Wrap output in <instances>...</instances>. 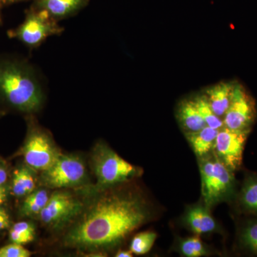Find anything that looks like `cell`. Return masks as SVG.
<instances>
[{"label": "cell", "mask_w": 257, "mask_h": 257, "mask_svg": "<svg viewBox=\"0 0 257 257\" xmlns=\"http://www.w3.org/2000/svg\"><path fill=\"white\" fill-rule=\"evenodd\" d=\"M89 3V0H34L30 8L45 12L59 22L77 14Z\"/></svg>", "instance_id": "obj_12"}, {"label": "cell", "mask_w": 257, "mask_h": 257, "mask_svg": "<svg viewBox=\"0 0 257 257\" xmlns=\"http://www.w3.org/2000/svg\"><path fill=\"white\" fill-rule=\"evenodd\" d=\"M238 243L243 251L257 255V218L246 219L241 225Z\"/></svg>", "instance_id": "obj_19"}, {"label": "cell", "mask_w": 257, "mask_h": 257, "mask_svg": "<svg viewBox=\"0 0 257 257\" xmlns=\"http://www.w3.org/2000/svg\"><path fill=\"white\" fill-rule=\"evenodd\" d=\"M9 177V172L4 161L0 158V187L5 185Z\"/></svg>", "instance_id": "obj_26"}, {"label": "cell", "mask_w": 257, "mask_h": 257, "mask_svg": "<svg viewBox=\"0 0 257 257\" xmlns=\"http://www.w3.org/2000/svg\"><path fill=\"white\" fill-rule=\"evenodd\" d=\"M50 196L45 189L33 191L28 196L20 207V214L24 217L40 215L48 202Z\"/></svg>", "instance_id": "obj_18"}, {"label": "cell", "mask_w": 257, "mask_h": 257, "mask_svg": "<svg viewBox=\"0 0 257 257\" xmlns=\"http://www.w3.org/2000/svg\"><path fill=\"white\" fill-rule=\"evenodd\" d=\"M11 226V219L9 212L4 207H0V231L8 229Z\"/></svg>", "instance_id": "obj_25"}, {"label": "cell", "mask_w": 257, "mask_h": 257, "mask_svg": "<svg viewBox=\"0 0 257 257\" xmlns=\"http://www.w3.org/2000/svg\"><path fill=\"white\" fill-rule=\"evenodd\" d=\"M27 1V0H3L4 5H10L15 4V3H20V2Z\"/></svg>", "instance_id": "obj_29"}, {"label": "cell", "mask_w": 257, "mask_h": 257, "mask_svg": "<svg viewBox=\"0 0 257 257\" xmlns=\"http://www.w3.org/2000/svg\"><path fill=\"white\" fill-rule=\"evenodd\" d=\"M45 12L30 8L25 12L23 23L9 30L8 36L21 42L30 50L40 46L48 37L60 35L64 28Z\"/></svg>", "instance_id": "obj_6"}, {"label": "cell", "mask_w": 257, "mask_h": 257, "mask_svg": "<svg viewBox=\"0 0 257 257\" xmlns=\"http://www.w3.org/2000/svg\"><path fill=\"white\" fill-rule=\"evenodd\" d=\"M199 159L204 204L209 209L229 202L237 196L234 172L228 169L214 152Z\"/></svg>", "instance_id": "obj_3"}, {"label": "cell", "mask_w": 257, "mask_h": 257, "mask_svg": "<svg viewBox=\"0 0 257 257\" xmlns=\"http://www.w3.org/2000/svg\"><path fill=\"white\" fill-rule=\"evenodd\" d=\"M0 257H1V256H0Z\"/></svg>", "instance_id": "obj_32"}, {"label": "cell", "mask_w": 257, "mask_h": 257, "mask_svg": "<svg viewBox=\"0 0 257 257\" xmlns=\"http://www.w3.org/2000/svg\"><path fill=\"white\" fill-rule=\"evenodd\" d=\"M256 117L253 98L239 82H234L231 101L223 117L224 127L235 131L251 130Z\"/></svg>", "instance_id": "obj_9"}, {"label": "cell", "mask_w": 257, "mask_h": 257, "mask_svg": "<svg viewBox=\"0 0 257 257\" xmlns=\"http://www.w3.org/2000/svg\"><path fill=\"white\" fill-rule=\"evenodd\" d=\"M4 3H3V0H0V25H3V18H2V10H3V7H4Z\"/></svg>", "instance_id": "obj_30"}, {"label": "cell", "mask_w": 257, "mask_h": 257, "mask_svg": "<svg viewBox=\"0 0 257 257\" xmlns=\"http://www.w3.org/2000/svg\"><path fill=\"white\" fill-rule=\"evenodd\" d=\"M34 171L28 166H21L15 170L10 190L15 197H26L36 188Z\"/></svg>", "instance_id": "obj_17"}, {"label": "cell", "mask_w": 257, "mask_h": 257, "mask_svg": "<svg viewBox=\"0 0 257 257\" xmlns=\"http://www.w3.org/2000/svg\"><path fill=\"white\" fill-rule=\"evenodd\" d=\"M219 131L206 126L199 131L184 134L197 158H201L213 152Z\"/></svg>", "instance_id": "obj_15"}, {"label": "cell", "mask_w": 257, "mask_h": 257, "mask_svg": "<svg viewBox=\"0 0 257 257\" xmlns=\"http://www.w3.org/2000/svg\"><path fill=\"white\" fill-rule=\"evenodd\" d=\"M236 199L241 211L257 218V174L246 175Z\"/></svg>", "instance_id": "obj_16"}, {"label": "cell", "mask_w": 257, "mask_h": 257, "mask_svg": "<svg viewBox=\"0 0 257 257\" xmlns=\"http://www.w3.org/2000/svg\"><path fill=\"white\" fill-rule=\"evenodd\" d=\"M133 256V253L131 251H122L120 250L116 252L115 256L116 257H132Z\"/></svg>", "instance_id": "obj_28"}, {"label": "cell", "mask_w": 257, "mask_h": 257, "mask_svg": "<svg viewBox=\"0 0 257 257\" xmlns=\"http://www.w3.org/2000/svg\"><path fill=\"white\" fill-rule=\"evenodd\" d=\"M250 132L223 127L216 137L213 152L233 172L239 170L242 165L243 150Z\"/></svg>", "instance_id": "obj_10"}, {"label": "cell", "mask_w": 257, "mask_h": 257, "mask_svg": "<svg viewBox=\"0 0 257 257\" xmlns=\"http://www.w3.org/2000/svg\"><path fill=\"white\" fill-rule=\"evenodd\" d=\"M92 164L98 185L101 187L124 183L143 174L141 168L128 163L104 143L94 147Z\"/></svg>", "instance_id": "obj_4"}, {"label": "cell", "mask_w": 257, "mask_h": 257, "mask_svg": "<svg viewBox=\"0 0 257 257\" xmlns=\"http://www.w3.org/2000/svg\"><path fill=\"white\" fill-rule=\"evenodd\" d=\"M82 202L72 193L57 191L50 196L39 216L44 225L51 229H57L82 214Z\"/></svg>", "instance_id": "obj_8"}, {"label": "cell", "mask_w": 257, "mask_h": 257, "mask_svg": "<svg viewBox=\"0 0 257 257\" xmlns=\"http://www.w3.org/2000/svg\"><path fill=\"white\" fill-rule=\"evenodd\" d=\"M64 238L69 247L96 252L121 244L151 218L149 204L132 191H112L93 203Z\"/></svg>", "instance_id": "obj_1"}, {"label": "cell", "mask_w": 257, "mask_h": 257, "mask_svg": "<svg viewBox=\"0 0 257 257\" xmlns=\"http://www.w3.org/2000/svg\"><path fill=\"white\" fill-rule=\"evenodd\" d=\"M61 154L50 135L34 119L29 120L28 135L20 151L25 165L42 172L50 168Z\"/></svg>", "instance_id": "obj_5"}, {"label": "cell", "mask_w": 257, "mask_h": 257, "mask_svg": "<svg viewBox=\"0 0 257 257\" xmlns=\"http://www.w3.org/2000/svg\"><path fill=\"white\" fill-rule=\"evenodd\" d=\"M0 114H1V112H0Z\"/></svg>", "instance_id": "obj_31"}, {"label": "cell", "mask_w": 257, "mask_h": 257, "mask_svg": "<svg viewBox=\"0 0 257 257\" xmlns=\"http://www.w3.org/2000/svg\"><path fill=\"white\" fill-rule=\"evenodd\" d=\"M87 177V169L80 157L61 154L50 168L42 172L41 180L48 188H73L84 184Z\"/></svg>", "instance_id": "obj_7"}, {"label": "cell", "mask_w": 257, "mask_h": 257, "mask_svg": "<svg viewBox=\"0 0 257 257\" xmlns=\"http://www.w3.org/2000/svg\"><path fill=\"white\" fill-rule=\"evenodd\" d=\"M234 81L220 82L207 88L204 93L212 108L219 117H224L231 101Z\"/></svg>", "instance_id": "obj_13"}, {"label": "cell", "mask_w": 257, "mask_h": 257, "mask_svg": "<svg viewBox=\"0 0 257 257\" xmlns=\"http://www.w3.org/2000/svg\"><path fill=\"white\" fill-rule=\"evenodd\" d=\"M210 210L204 204L190 206L186 209L182 219L184 226L198 236L218 232L220 227Z\"/></svg>", "instance_id": "obj_11"}, {"label": "cell", "mask_w": 257, "mask_h": 257, "mask_svg": "<svg viewBox=\"0 0 257 257\" xmlns=\"http://www.w3.org/2000/svg\"><path fill=\"white\" fill-rule=\"evenodd\" d=\"M9 192H10V187H8L6 184L0 187V207L6 202Z\"/></svg>", "instance_id": "obj_27"}, {"label": "cell", "mask_w": 257, "mask_h": 257, "mask_svg": "<svg viewBox=\"0 0 257 257\" xmlns=\"http://www.w3.org/2000/svg\"><path fill=\"white\" fill-rule=\"evenodd\" d=\"M32 254L24 245L12 243L0 248L1 257H30Z\"/></svg>", "instance_id": "obj_24"}, {"label": "cell", "mask_w": 257, "mask_h": 257, "mask_svg": "<svg viewBox=\"0 0 257 257\" xmlns=\"http://www.w3.org/2000/svg\"><path fill=\"white\" fill-rule=\"evenodd\" d=\"M157 235L153 231H145L137 234L130 243V251L137 255L148 253L155 244Z\"/></svg>", "instance_id": "obj_23"}, {"label": "cell", "mask_w": 257, "mask_h": 257, "mask_svg": "<svg viewBox=\"0 0 257 257\" xmlns=\"http://www.w3.org/2000/svg\"><path fill=\"white\" fill-rule=\"evenodd\" d=\"M35 238L34 225L28 221L15 223L10 228L9 239L12 243L25 245L32 242Z\"/></svg>", "instance_id": "obj_22"}, {"label": "cell", "mask_w": 257, "mask_h": 257, "mask_svg": "<svg viewBox=\"0 0 257 257\" xmlns=\"http://www.w3.org/2000/svg\"><path fill=\"white\" fill-rule=\"evenodd\" d=\"M44 99L33 65L20 57L0 55V102L13 110L33 114L41 109Z\"/></svg>", "instance_id": "obj_2"}, {"label": "cell", "mask_w": 257, "mask_h": 257, "mask_svg": "<svg viewBox=\"0 0 257 257\" xmlns=\"http://www.w3.org/2000/svg\"><path fill=\"white\" fill-rule=\"evenodd\" d=\"M178 251L186 257H201L210 254V248L208 247L199 236L181 239L178 243Z\"/></svg>", "instance_id": "obj_21"}, {"label": "cell", "mask_w": 257, "mask_h": 257, "mask_svg": "<svg viewBox=\"0 0 257 257\" xmlns=\"http://www.w3.org/2000/svg\"><path fill=\"white\" fill-rule=\"evenodd\" d=\"M177 119L184 133L199 131L207 126L192 98L179 101L177 105Z\"/></svg>", "instance_id": "obj_14"}, {"label": "cell", "mask_w": 257, "mask_h": 257, "mask_svg": "<svg viewBox=\"0 0 257 257\" xmlns=\"http://www.w3.org/2000/svg\"><path fill=\"white\" fill-rule=\"evenodd\" d=\"M192 99L207 126L216 130H221L224 127L222 118L219 117L213 111L207 96L204 93L197 94L193 96Z\"/></svg>", "instance_id": "obj_20"}]
</instances>
